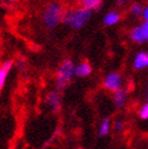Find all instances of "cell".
I'll return each instance as SVG.
<instances>
[{
  "label": "cell",
  "instance_id": "cell-4",
  "mask_svg": "<svg viewBox=\"0 0 148 149\" xmlns=\"http://www.w3.org/2000/svg\"><path fill=\"white\" fill-rule=\"evenodd\" d=\"M130 38L136 42H145L148 40V22L135 27L130 32Z\"/></svg>",
  "mask_w": 148,
  "mask_h": 149
},
{
  "label": "cell",
  "instance_id": "cell-14",
  "mask_svg": "<svg viewBox=\"0 0 148 149\" xmlns=\"http://www.w3.org/2000/svg\"><path fill=\"white\" fill-rule=\"evenodd\" d=\"M140 118L143 119V120H147L148 119V102L145 104V106H142V108L140 109Z\"/></svg>",
  "mask_w": 148,
  "mask_h": 149
},
{
  "label": "cell",
  "instance_id": "cell-16",
  "mask_svg": "<svg viewBox=\"0 0 148 149\" xmlns=\"http://www.w3.org/2000/svg\"><path fill=\"white\" fill-rule=\"evenodd\" d=\"M142 16L145 18V22H148V6L143 9V12H142Z\"/></svg>",
  "mask_w": 148,
  "mask_h": 149
},
{
  "label": "cell",
  "instance_id": "cell-10",
  "mask_svg": "<svg viewBox=\"0 0 148 149\" xmlns=\"http://www.w3.org/2000/svg\"><path fill=\"white\" fill-rule=\"evenodd\" d=\"M126 97H128V93L125 92V90H123V88H119L118 91H115L113 95V102L115 104V107H118V108L123 107L125 102H126Z\"/></svg>",
  "mask_w": 148,
  "mask_h": 149
},
{
  "label": "cell",
  "instance_id": "cell-7",
  "mask_svg": "<svg viewBox=\"0 0 148 149\" xmlns=\"http://www.w3.org/2000/svg\"><path fill=\"white\" fill-rule=\"evenodd\" d=\"M13 67V61L12 59H7V61L3 62L0 64V93H1L3 88L6 84V79L9 77V74Z\"/></svg>",
  "mask_w": 148,
  "mask_h": 149
},
{
  "label": "cell",
  "instance_id": "cell-20",
  "mask_svg": "<svg viewBox=\"0 0 148 149\" xmlns=\"http://www.w3.org/2000/svg\"><path fill=\"white\" fill-rule=\"evenodd\" d=\"M79 149H81V148H79Z\"/></svg>",
  "mask_w": 148,
  "mask_h": 149
},
{
  "label": "cell",
  "instance_id": "cell-6",
  "mask_svg": "<svg viewBox=\"0 0 148 149\" xmlns=\"http://www.w3.org/2000/svg\"><path fill=\"white\" fill-rule=\"evenodd\" d=\"M45 103L47 104V107L52 111H58L61 109L62 101H61V95L57 91H50L47 92L45 97Z\"/></svg>",
  "mask_w": 148,
  "mask_h": 149
},
{
  "label": "cell",
  "instance_id": "cell-5",
  "mask_svg": "<svg viewBox=\"0 0 148 149\" xmlns=\"http://www.w3.org/2000/svg\"><path fill=\"white\" fill-rule=\"evenodd\" d=\"M121 83H123V79H121V75H119L118 73H110L106 77L103 84H105L106 88L110 91H118L121 86Z\"/></svg>",
  "mask_w": 148,
  "mask_h": 149
},
{
  "label": "cell",
  "instance_id": "cell-9",
  "mask_svg": "<svg viewBox=\"0 0 148 149\" xmlns=\"http://www.w3.org/2000/svg\"><path fill=\"white\" fill-rule=\"evenodd\" d=\"M92 72V67L87 62H83L78 65H75V69H74V75H77L79 78H84L90 75Z\"/></svg>",
  "mask_w": 148,
  "mask_h": 149
},
{
  "label": "cell",
  "instance_id": "cell-17",
  "mask_svg": "<svg viewBox=\"0 0 148 149\" xmlns=\"http://www.w3.org/2000/svg\"><path fill=\"white\" fill-rule=\"evenodd\" d=\"M123 129V123L121 121H117L115 123V130L117 131H120Z\"/></svg>",
  "mask_w": 148,
  "mask_h": 149
},
{
  "label": "cell",
  "instance_id": "cell-8",
  "mask_svg": "<svg viewBox=\"0 0 148 149\" xmlns=\"http://www.w3.org/2000/svg\"><path fill=\"white\" fill-rule=\"evenodd\" d=\"M134 67L136 69H143L148 67V51L140 52L134 59Z\"/></svg>",
  "mask_w": 148,
  "mask_h": 149
},
{
  "label": "cell",
  "instance_id": "cell-19",
  "mask_svg": "<svg viewBox=\"0 0 148 149\" xmlns=\"http://www.w3.org/2000/svg\"><path fill=\"white\" fill-rule=\"evenodd\" d=\"M10 149H13V148H10Z\"/></svg>",
  "mask_w": 148,
  "mask_h": 149
},
{
  "label": "cell",
  "instance_id": "cell-12",
  "mask_svg": "<svg viewBox=\"0 0 148 149\" xmlns=\"http://www.w3.org/2000/svg\"><path fill=\"white\" fill-rule=\"evenodd\" d=\"M81 5H83L84 9L92 11L96 9H100L102 6V1H100V0H84V1H81Z\"/></svg>",
  "mask_w": 148,
  "mask_h": 149
},
{
  "label": "cell",
  "instance_id": "cell-2",
  "mask_svg": "<svg viewBox=\"0 0 148 149\" xmlns=\"http://www.w3.org/2000/svg\"><path fill=\"white\" fill-rule=\"evenodd\" d=\"M91 16H92V11L86 10L84 7H80V9H68L64 12L62 22L72 28L80 29L87 23Z\"/></svg>",
  "mask_w": 148,
  "mask_h": 149
},
{
  "label": "cell",
  "instance_id": "cell-1",
  "mask_svg": "<svg viewBox=\"0 0 148 149\" xmlns=\"http://www.w3.org/2000/svg\"><path fill=\"white\" fill-rule=\"evenodd\" d=\"M64 7L58 3L47 4L41 12V21L45 27L52 29L62 22L64 16Z\"/></svg>",
  "mask_w": 148,
  "mask_h": 149
},
{
  "label": "cell",
  "instance_id": "cell-11",
  "mask_svg": "<svg viewBox=\"0 0 148 149\" xmlns=\"http://www.w3.org/2000/svg\"><path fill=\"white\" fill-rule=\"evenodd\" d=\"M119 19H120V15L118 13V12H115V11H109L106 16H105V24H107V26H113V24H115V23H118L119 22Z\"/></svg>",
  "mask_w": 148,
  "mask_h": 149
},
{
  "label": "cell",
  "instance_id": "cell-15",
  "mask_svg": "<svg viewBox=\"0 0 148 149\" xmlns=\"http://www.w3.org/2000/svg\"><path fill=\"white\" fill-rule=\"evenodd\" d=\"M131 12L135 15V16H138V15H141L143 12V9H142V6L141 5H138V4H134L131 6Z\"/></svg>",
  "mask_w": 148,
  "mask_h": 149
},
{
  "label": "cell",
  "instance_id": "cell-3",
  "mask_svg": "<svg viewBox=\"0 0 148 149\" xmlns=\"http://www.w3.org/2000/svg\"><path fill=\"white\" fill-rule=\"evenodd\" d=\"M74 69H75V65H74L73 61H71V59H64L60 64L57 73H56L57 91H62L69 85V83L72 81V78L74 75Z\"/></svg>",
  "mask_w": 148,
  "mask_h": 149
},
{
  "label": "cell",
  "instance_id": "cell-13",
  "mask_svg": "<svg viewBox=\"0 0 148 149\" xmlns=\"http://www.w3.org/2000/svg\"><path fill=\"white\" fill-rule=\"evenodd\" d=\"M110 125H109V119H103V121L100 125V136H106L107 133L109 132Z\"/></svg>",
  "mask_w": 148,
  "mask_h": 149
},
{
  "label": "cell",
  "instance_id": "cell-18",
  "mask_svg": "<svg viewBox=\"0 0 148 149\" xmlns=\"http://www.w3.org/2000/svg\"><path fill=\"white\" fill-rule=\"evenodd\" d=\"M147 101H148V90H147Z\"/></svg>",
  "mask_w": 148,
  "mask_h": 149
}]
</instances>
